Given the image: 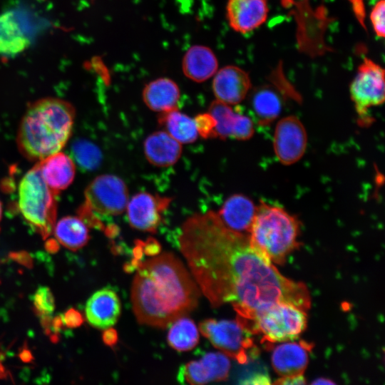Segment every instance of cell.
<instances>
[{
    "mask_svg": "<svg viewBox=\"0 0 385 385\" xmlns=\"http://www.w3.org/2000/svg\"><path fill=\"white\" fill-rule=\"evenodd\" d=\"M158 120L166 132L180 143H192L198 136L195 120L178 109L160 113Z\"/></svg>",
    "mask_w": 385,
    "mask_h": 385,
    "instance_id": "cell-26",
    "label": "cell"
},
{
    "mask_svg": "<svg viewBox=\"0 0 385 385\" xmlns=\"http://www.w3.org/2000/svg\"><path fill=\"white\" fill-rule=\"evenodd\" d=\"M171 326L168 334L169 345L178 351L192 349L198 343V330L194 322L189 318L180 317Z\"/></svg>",
    "mask_w": 385,
    "mask_h": 385,
    "instance_id": "cell-27",
    "label": "cell"
},
{
    "mask_svg": "<svg viewBox=\"0 0 385 385\" xmlns=\"http://www.w3.org/2000/svg\"><path fill=\"white\" fill-rule=\"evenodd\" d=\"M307 143L306 130L296 116H286L276 125L273 146L279 161L285 165H292L304 155Z\"/></svg>",
    "mask_w": 385,
    "mask_h": 385,
    "instance_id": "cell-10",
    "label": "cell"
},
{
    "mask_svg": "<svg viewBox=\"0 0 385 385\" xmlns=\"http://www.w3.org/2000/svg\"><path fill=\"white\" fill-rule=\"evenodd\" d=\"M252 334H261L267 346L297 339L304 331L307 315L304 310L288 303L279 302L236 319Z\"/></svg>",
    "mask_w": 385,
    "mask_h": 385,
    "instance_id": "cell-5",
    "label": "cell"
},
{
    "mask_svg": "<svg viewBox=\"0 0 385 385\" xmlns=\"http://www.w3.org/2000/svg\"><path fill=\"white\" fill-rule=\"evenodd\" d=\"M63 321L68 327H76L82 324L83 317L78 312L72 309L65 313Z\"/></svg>",
    "mask_w": 385,
    "mask_h": 385,
    "instance_id": "cell-32",
    "label": "cell"
},
{
    "mask_svg": "<svg viewBox=\"0 0 385 385\" xmlns=\"http://www.w3.org/2000/svg\"><path fill=\"white\" fill-rule=\"evenodd\" d=\"M71 150L74 160L84 170H95L101 163L100 148L89 140L81 139L74 141Z\"/></svg>",
    "mask_w": 385,
    "mask_h": 385,
    "instance_id": "cell-28",
    "label": "cell"
},
{
    "mask_svg": "<svg viewBox=\"0 0 385 385\" xmlns=\"http://www.w3.org/2000/svg\"><path fill=\"white\" fill-rule=\"evenodd\" d=\"M256 210L257 206L250 198L235 194L225 200L217 214L227 228L249 235Z\"/></svg>",
    "mask_w": 385,
    "mask_h": 385,
    "instance_id": "cell-18",
    "label": "cell"
},
{
    "mask_svg": "<svg viewBox=\"0 0 385 385\" xmlns=\"http://www.w3.org/2000/svg\"><path fill=\"white\" fill-rule=\"evenodd\" d=\"M37 165L43 179L56 195L67 188L74 179V162L64 153H53L38 161Z\"/></svg>",
    "mask_w": 385,
    "mask_h": 385,
    "instance_id": "cell-19",
    "label": "cell"
},
{
    "mask_svg": "<svg viewBox=\"0 0 385 385\" xmlns=\"http://www.w3.org/2000/svg\"><path fill=\"white\" fill-rule=\"evenodd\" d=\"M143 100L152 111L159 113L178 109L180 96L177 83L168 78H159L145 85Z\"/></svg>",
    "mask_w": 385,
    "mask_h": 385,
    "instance_id": "cell-21",
    "label": "cell"
},
{
    "mask_svg": "<svg viewBox=\"0 0 385 385\" xmlns=\"http://www.w3.org/2000/svg\"><path fill=\"white\" fill-rule=\"evenodd\" d=\"M1 215H2V207H1V202H0V220L1 219Z\"/></svg>",
    "mask_w": 385,
    "mask_h": 385,
    "instance_id": "cell-37",
    "label": "cell"
},
{
    "mask_svg": "<svg viewBox=\"0 0 385 385\" xmlns=\"http://www.w3.org/2000/svg\"><path fill=\"white\" fill-rule=\"evenodd\" d=\"M251 103L258 123L262 125L272 123L279 115L282 107L279 95L270 86L255 89Z\"/></svg>",
    "mask_w": 385,
    "mask_h": 385,
    "instance_id": "cell-25",
    "label": "cell"
},
{
    "mask_svg": "<svg viewBox=\"0 0 385 385\" xmlns=\"http://www.w3.org/2000/svg\"><path fill=\"white\" fill-rule=\"evenodd\" d=\"M179 244L192 275L214 307L231 303L241 317L279 302L304 311L310 307L306 285L283 276L250 247L249 235L227 228L215 212L187 219Z\"/></svg>",
    "mask_w": 385,
    "mask_h": 385,
    "instance_id": "cell-1",
    "label": "cell"
},
{
    "mask_svg": "<svg viewBox=\"0 0 385 385\" xmlns=\"http://www.w3.org/2000/svg\"><path fill=\"white\" fill-rule=\"evenodd\" d=\"M312 347L311 343L303 340L275 346L271 357L274 370L281 377L303 375Z\"/></svg>",
    "mask_w": 385,
    "mask_h": 385,
    "instance_id": "cell-16",
    "label": "cell"
},
{
    "mask_svg": "<svg viewBox=\"0 0 385 385\" xmlns=\"http://www.w3.org/2000/svg\"><path fill=\"white\" fill-rule=\"evenodd\" d=\"M217 68L218 62L214 52L202 45L191 46L185 53L182 61L185 76L197 83L213 76Z\"/></svg>",
    "mask_w": 385,
    "mask_h": 385,
    "instance_id": "cell-22",
    "label": "cell"
},
{
    "mask_svg": "<svg viewBox=\"0 0 385 385\" xmlns=\"http://www.w3.org/2000/svg\"><path fill=\"white\" fill-rule=\"evenodd\" d=\"M305 383L306 381L303 375L281 377L274 382V384L284 385L304 384Z\"/></svg>",
    "mask_w": 385,
    "mask_h": 385,
    "instance_id": "cell-34",
    "label": "cell"
},
{
    "mask_svg": "<svg viewBox=\"0 0 385 385\" xmlns=\"http://www.w3.org/2000/svg\"><path fill=\"white\" fill-rule=\"evenodd\" d=\"M350 95L361 126H369L374 121L369 114L371 108L384 102V70L365 58L359 66L350 86Z\"/></svg>",
    "mask_w": 385,
    "mask_h": 385,
    "instance_id": "cell-8",
    "label": "cell"
},
{
    "mask_svg": "<svg viewBox=\"0 0 385 385\" xmlns=\"http://www.w3.org/2000/svg\"><path fill=\"white\" fill-rule=\"evenodd\" d=\"M173 198L147 192L135 194L128 201L126 209L129 223L136 230L155 233L162 222V212Z\"/></svg>",
    "mask_w": 385,
    "mask_h": 385,
    "instance_id": "cell-11",
    "label": "cell"
},
{
    "mask_svg": "<svg viewBox=\"0 0 385 385\" xmlns=\"http://www.w3.org/2000/svg\"><path fill=\"white\" fill-rule=\"evenodd\" d=\"M199 329L215 347L241 364L255 360L259 355L252 334L237 319H207L200 324Z\"/></svg>",
    "mask_w": 385,
    "mask_h": 385,
    "instance_id": "cell-7",
    "label": "cell"
},
{
    "mask_svg": "<svg viewBox=\"0 0 385 385\" xmlns=\"http://www.w3.org/2000/svg\"><path fill=\"white\" fill-rule=\"evenodd\" d=\"M74 118L73 106L64 100L45 98L32 103L17 133L21 153L38 162L59 152L71 136Z\"/></svg>",
    "mask_w": 385,
    "mask_h": 385,
    "instance_id": "cell-3",
    "label": "cell"
},
{
    "mask_svg": "<svg viewBox=\"0 0 385 385\" xmlns=\"http://www.w3.org/2000/svg\"><path fill=\"white\" fill-rule=\"evenodd\" d=\"M121 307L117 294L108 288L93 293L85 307L88 322L93 327L106 329L113 326L120 314Z\"/></svg>",
    "mask_w": 385,
    "mask_h": 385,
    "instance_id": "cell-17",
    "label": "cell"
},
{
    "mask_svg": "<svg viewBox=\"0 0 385 385\" xmlns=\"http://www.w3.org/2000/svg\"><path fill=\"white\" fill-rule=\"evenodd\" d=\"M143 250L144 255L148 256L158 255L161 250V246L155 239L150 237L145 242H143Z\"/></svg>",
    "mask_w": 385,
    "mask_h": 385,
    "instance_id": "cell-33",
    "label": "cell"
},
{
    "mask_svg": "<svg viewBox=\"0 0 385 385\" xmlns=\"http://www.w3.org/2000/svg\"><path fill=\"white\" fill-rule=\"evenodd\" d=\"M30 44L12 11L0 14V55L12 57L21 53Z\"/></svg>",
    "mask_w": 385,
    "mask_h": 385,
    "instance_id": "cell-23",
    "label": "cell"
},
{
    "mask_svg": "<svg viewBox=\"0 0 385 385\" xmlns=\"http://www.w3.org/2000/svg\"><path fill=\"white\" fill-rule=\"evenodd\" d=\"M103 342L108 346H114L118 342V333L112 328L106 329L103 334Z\"/></svg>",
    "mask_w": 385,
    "mask_h": 385,
    "instance_id": "cell-35",
    "label": "cell"
},
{
    "mask_svg": "<svg viewBox=\"0 0 385 385\" xmlns=\"http://www.w3.org/2000/svg\"><path fill=\"white\" fill-rule=\"evenodd\" d=\"M267 0H227L226 17L230 27L242 34L249 33L266 20Z\"/></svg>",
    "mask_w": 385,
    "mask_h": 385,
    "instance_id": "cell-15",
    "label": "cell"
},
{
    "mask_svg": "<svg viewBox=\"0 0 385 385\" xmlns=\"http://www.w3.org/2000/svg\"><path fill=\"white\" fill-rule=\"evenodd\" d=\"M212 91L217 101L228 105H235L242 101L252 84L247 72L235 66H227L214 75Z\"/></svg>",
    "mask_w": 385,
    "mask_h": 385,
    "instance_id": "cell-14",
    "label": "cell"
},
{
    "mask_svg": "<svg viewBox=\"0 0 385 385\" xmlns=\"http://www.w3.org/2000/svg\"><path fill=\"white\" fill-rule=\"evenodd\" d=\"M199 297L197 286L173 254L163 253L138 265L131 299L140 324L165 328L192 311Z\"/></svg>",
    "mask_w": 385,
    "mask_h": 385,
    "instance_id": "cell-2",
    "label": "cell"
},
{
    "mask_svg": "<svg viewBox=\"0 0 385 385\" xmlns=\"http://www.w3.org/2000/svg\"><path fill=\"white\" fill-rule=\"evenodd\" d=\"M32 302L41 317H50L55 309L54 297L47 287H39L32 296Z\"/></svg>",
    "mask_w": 385,
    "mask_h": 385,
    "instance_id": "cell-29",
    "label": "cell"
},
{
    "mask_svg": "<svg viewBox=\"0 0 385 385\" xmlns=\"http://www.w3.org/2000/svg\"><path fill=\"white\" fill-rule=\"evenodd\" d=\"M384 0L379 1L372 9L370 19L376 34L381 38L385 36L384 29Z\"/></svg>",
    "mask_w": 385,
    "mask_h": 385,
    "instance_id": "cell-31",
    "label": "cell"
},
{
    "mask_svg": "<svg viewBox=\"0 0 385 385\" xmlns=\"http://www.w3.org/2000/svg\"><path fill=\"white\" fill-rule=\"evenodd\" d=\"M198 135L204 138H215V120L209 113H202L195 118Z\"/></svg>",
    "mask_w": 385,
    "mask_h": 385,
    "instance_id": "cell-30",
    "label": "cell"
},
{
    "mask_svg": "<svg viewBox=\"0 0 385 385\" xmlns=\"http://www.w3.org/2000/svg\"><path fill=\"white\" fill-rule=\"evenodd\" d=\"M85 201L78 210L96 217L115 216L123 213L128 202V190L119 177L104 174L96 177L87 186Z\"/></svg>",
    "mask_w": 385,
    "mask_h": 385,
    "instance_id": "cell-9",
    "label": "cell"
},
{
    "mask_svg": "<svg viewBox=\"0 0 385 385\" xmlns=\"http://www.w3.org/2000/svg\"><path fill=\"white\" fill-rule=\"evenodd\" d=\"M312 384H333L334 382L330 379H325V378H320L317 379V380H314Z\"/></svg>",
    "mask_w": 385,
    "mask_h": 385,
    "instance_id": "cell-36",
    "label": "cell"
},
{
    "mask_svg": "<svg viewBox=\"0 0 385 385\" xmlns=\"http://www.w3.org/2000/svg\"><path fill=\"white\" fill-rule=\"evenodd\" d=\"M230 361L220 352H209L200 360L190 361L179 369L177 379L181 384H205L227 379Z\"/></svg>",
    "mask_w": 385,
    "mask_h": 385,
    "instance_id": "cell-12",
    "label": "cell"
},
{
    "mask_svg": "<svg viewBox=\"0 0 385 385\" xmlns=\"http://www.w3.org/2000/svg\"><path fill=\"white\" fill-rule=\"evenodd\" d=\"M208 113L215 120V138L232 137L239 140L251 138L254 134L252 120L247 115L235 113L227 103L215 100Z\"/></svg>",
    "mask_w": 385,
    "mask_h": 385,
    "instance_id": "cell-13",
    "label": "cell"
},
{
    "mask_svg": "<svg viewBox=\"0 0 385 385\" xmlns=\"http://www.w3.org/2000/svg\"><path fill=\"white\" fill-rule=\"evenodd\" d=\"M56 194L43 179L36 164L21 178L18 188V206L26 221L43 238L56 223Z\"/></svg>",
    "mask_w": 385,
    "mask_h": 385,
    "instance_id": "cell-6",
    "label": "cell"
},
{
    "mask_svg": "<svg viewBox=\"0 0 385 385\" xmlns=\"http://www.w3.org/2000/svg\"><path fill=\"white\" fill-rule=\"evenodd\" d=\"M299 220L284 209L264 202L257 206L249 232L250 247L271 262L282 265L299 246Z\"/></svg>",
    "mask_w": 385,
    "mask_h": 385,
    "instance_id": "cell-4",
    "label": "cell"
},
{
    "mask_svg": "<svg viewBox=\"0 0 385 385\" xmlns=\"http://www.w3.org/2000/svg\"><path fill=\"white\" fill-rule=\"evenodd\" d=\"M53 231L57 240L72 250L83 247L89 240L88 225L80 217H62L55 223Z\"/></svg>",
    "mask_w": 385,
    "mask_h": 385,
    "instance_id": "cell-24",
    "label": "cell"
},
{
    "mask_svg": "<svg viewBox=\"0 0 385 385\" xmlns=\"http://www.w3.org/2000/svg\"><path fill=\"white\" fill-rule=\"evenodd\" d=\"M148 161L158 167L174 165L182 154L181 143L166 131H156L148 135L143 143Z\"/></svg>",
    "mask_w": 385,
    "mask_h": 385,
    "instance_id": "cell-20",
    "label": "cell"
}]
</instances>
